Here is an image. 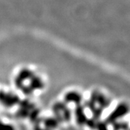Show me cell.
<instances>
[{"label": "cell", "instance_id": "obj_2", "mask_svg": "<svg viewBox=\"0 0 130 130\" xmlns=\"http://www.w3.org/2000/svg\"><path fill=\"white\" fill-rule=\"evenodd\" d=\"M20 100L19 96L11 91L0 90V105L5 109H11L18 106Z\"/></svg>", "mask_w": 130, "mask_h": 130}, {"label": "cell", "instance_id": "obj_8", "mask_svg": "<svg viewBox=\"0 0 130 130\" xmlns=\"http://www.w3.org/2000/svg\"><path fill=\"white\" fill-rule=\"evenodd\" d=\"M97 127L98 130H108V126H107V124L106 123L100 122V123H98Z\"/></svg>", "mask_w": 130, "mask_h": 130}, {"label": "cell", "instance_id": "obj_1", "mask_svg": "<svg viewBox=\"0 0 130 130\" xmlns=\"http://www.w3.org/2000/svg\"><path fill=\"white\" fill-rule=\"evenodd\" d=\"M27 84H25L24 86L20 90L25 96H30L34 94L35 92L43 90L45 88V81L40 76L35 74L28 81Z\"/></svg>", "mask_w": 130, "mask_h": 130}, {"label": "cell", "instance_id": "obj_7", "mask_svg": "<svg viewBox=\"0 0 130 130\" xmlns=\"http://www.w3.org/2000/svg\"><path fill=\"white\" fill-rule=\"evenodd\" d=\"M74 115H75L76 122L79 125H83L87 123L88 120L85 111V106H83L82 104L76 106L75 110H74Z\"/></svg>", "mask_w": 130, "mask_h": 130}, {"label": "cell", "instance_id": "obj_4", "mask_svg": "<svg viewBox=\"0 0 130 130\" xmlns=\"http://www.w3.org/2000/svg\"><path fill=\"white\" fill-rule=\"evenodd\" d=\"M53 111L55 115V118L60 121H69L71 118V111L68 104L63 101L55 102L53 106Z\"/></svg>", "mask_w": 130, "mask_h": 130}, {"label": "cell", "instance_id": "obj_3", "mask_svg": "<svg viewBox=\"0 0 130 130\" xmlns=\"http://www.w3.org/2000/svg\"><path fill=\"white\" fill-rule=\"evenodd\" d=\"M129 112V106L125 102H121L118 104L116 107L114 108V110L111 111L107 119L106 120L105 123L108 124H112L114 122H118L121 120L123 117L125 116Z\"/></svg>", "mask_w": 130, "mask_h": 130}, {"label": "cell", "instance_id": "obj_5", "mask_svg": "<svg viewBox=\"0 0 130 130\" xmlns=\"http://www.w3.org/2000/svg\"><path fill=\"white\" fill-rule=\"evenodd\" d=\"M35 72L28 68H23L19 70L17 73L16 77L15 78L14 84L15 85L17 89L21 90L25 84L26 82L29 80V79L35 74Z\"/></svg>", "mask_w": 130, "mask_h": 130}, {"label": "cell", "instance_id": "obj_6", "mask_svg": "<svg viewBox=\"0 0 130 130\" xmlns=\"http://www.w3.org/2000/svg\"><path fill=\"white\" fill-rule=\"evenodd\" d=\"M63 102L66 104H74L76 106L81 104L83 102V96L80 92L76 90H70L65 93Z\"/></svg>", "mask_w": 130, "mask_h": 130}]
</instances>
